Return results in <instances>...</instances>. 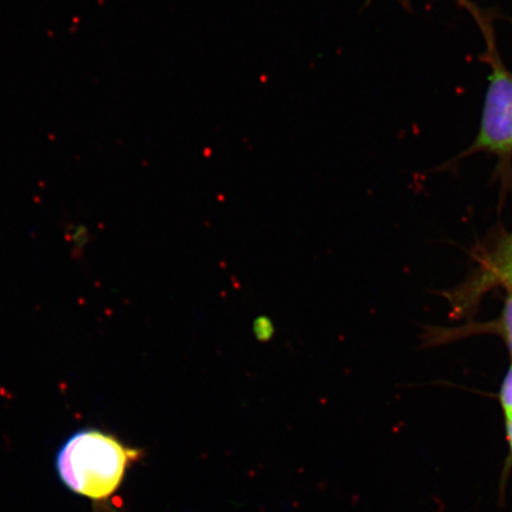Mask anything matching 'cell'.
Wrapping results in <instances>:
<instances>
[{
	"mask_svg": "<svg viewBox=\"0 0 512 512\" xmlns=\"http://www.w3.org/2000/svg\"><path fill=\"white\" fill-rule=\"evenodd\" d=\"M478 27L483 32L489 63V85L486 91L482 120L475 142L467 150L469 153H489L498 160V170L502 177L512 176V72L499 57L495 32L490 18L478 8L471 12Z\"/></svg>",
	"mask_w": 512,
	"mask_h": 512,
	"instance_id": "obj_2",
	"label": "cell"
},
{
	"mask_svg": "<svg viewBox=\"0 0 512 512\" xmlns=\"http://www.w3.org/2000/svg\"><path fill=\"white\" fill-rule=\"evenodd\" d=\"M142 457V450L126 445L114 434L83 428L64 441L55 464L69 491L100 504L117 494L128 470Z\"/></svg>",
	"mask_w": 512,
	"mask_h": 512,
	"instance_id": "obj_1",
	"label": "cell"
},
{
	"mask_svg": "<svg viewBox=\"0 0 512 512\" xmlns=\"http://www.w3.org/2000/svg\"><path fill=\"white\" fill-rule=\"evenodd\" d=\"M254 331L261 341H268L273 336V324L267 318H260L255 322Z\"/></svg>",
	"mask_w": 512,
	"mask_h": 512,
	"instance_id": "obj_6",
	"label": "cell"
},
{
	"mask_svg": "<svg viewBox=\"0 0 512 512\" xmlns=\"http://www.w3.org/2000/svg\"><path fill=\"white\" fill-rule=\"evenodd\" d=\"M508 291L509 294L507 300H505L503 309L501 331L504 341L507 343L509 354L512 358V288Z\"/></svg>",
	"mask_w": 512,
	"mask_h": 512,
	"instance_id": "obj_4",
	"label": "cell"
},
{
	"mask_svg": "<svg viewBox=\"0 0 512 512\" xmlns=\"http://www.w3.org/2000/svg\"><path fill=\"white\" fill-rule=\"evenodd\" d=\"M499 402H501L504 416H512V364L504 377L501 392H499Z\"/></svg>",
	"mask_w": 512,
	"mask_h": 512,
	"instance_id": "obj_5",
	"label": "cell"
},
{
	"mask_svg": "<svg viewBox=\"0 0 512 512\" xmlns=\"http://www.w3.org/2000/svg\"><path fill=\"white\" fill-rule=\"evenodd\" d=\"M495 286H504L508 290L512 288V233L498 243L479 275V292Z\"/></svg>",
	"mask_w": 512,
	"mask_h": 512,
	"instance_id": "obj_3",
	"label": "cell"
},
{
	"mask_svg": "<svg viewBox=\"0 0 512 512\" xmlns=\"http://www.w3.org/2000/svg\"><path fill=\"white\" fill-rule=\"evenodd\" d=\"M505 419V432H507V440L510 446L512 456V416H504Z\"/></svg>",
	"mask_w": 512,
	"mask_h": 512,
	"instance_id": "obj_7",
	"label": "cell"
},
{
	"mask_svg": "<svg viewBox=\"0 0 512 512\" xmlns=\"http://www.w3.org/2000/svg\"><path fill=\"white\" fill-rule=\"evenodd\" d=\"M457 2L462 4L464 8L469 12L476 8V5H473L471 2H469V0H457Z\"/></svg>",
	"mask_w": 512,
	"mask_h": 512,
	"instance_id": "obj_8",
	"label": "cell"
}]
</instances>
